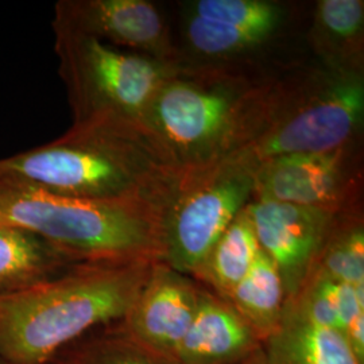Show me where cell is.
I'll return each mask as SVG.
<instances>
[{"instance_id": "obj_1", "label": "cell", "mask_w": 364, "mask_h": 364, "mask_svg": "<svg viewBox=\"0 0 364 364\" xmlns=\"http://www.w3.org/2000/svg\"><path fill=\"white\" fill-rule=\"evenodd\" d=\"M154 263H76L36 287L0 296V359L48 363L92 331L122 321Z\"/></svg>"}, {"instance_id": "obj_2", "label": "cell", "mask_w": 364, "mask_h": 364, "mask_svg": "<svg viewBox=\"0 0 364 364\" xmlns=\"http://www.w3.org/2000/svg\"><path fill=\"white\" fill-rule=\"evenodd\" d=\"M154 144L135 127L78 123L61 138L0 158V181L107 203L165 207L171 192L156 186Z\"/></svg>"}, {"instance_id": "obj_3", "label": "cell", "mask_w": 364, "mask_h": 364, "mask_svg": "<svg viewBox=\"0 0 364 364\" xmlns=\"http://www.w3.org/2000/svg\"><path fill=\"white\" fill-rule=\"evenodd\" d=\"M161 210L139 203H107L0 181V223L37 235L75 263L159 258Z\"/></svg>"}, {"instance_id": "obj_4", "label": "cell", "mask_w": 364, "mask_h": 364, "mask_svg": "<svg viewBox=\"0 0 364 364\" xmlns=\"http://www.w3.org/2000/svg\"><path fill=\"white\" fill-rule=\"evenodd\" d=\"M54 34L73 124L112 123L139 129L151 99L168 80L165 68L91 37Z\"/></svg>"}, {"instance_id": "obj_5", "label": "cell", "mask_w": 364, "mask_h": 364, "mask_svg": "<svg viewBox=\"0 0 364 364\" xmlns=\"http://www.w3.org/2000/svg\"><path fill=\"white\" fill-rule=\"evenodd\" d=\"M252 192L254 169L237 161L174 193L159 218L158 262L193 277Z\"/></svg>"}, {"instance_id": "obj_6", "label": "cell", "mask_w": 364, "mask_h": 364, "mask_svg": "<svg viewBox=\"0 0 364 364\" xmlns=\"http://www.w3.org/2000/svg\"><path fill=\"white\" fill-rule=\"evenodd\" d=\"M235 102L219 90L166 80L139 123L159 151L176 161L207 162L234 131Z\"/></svg>"}, {"instance_id": "obj_7", "label": "cell", "mask_w": 364, "mask_h": 364, "mask_svg": "<svg viewBox=\"0 0 364 364\" xmlns=\"http://www.w3.org/2000/svg\"><path fill=\"white\" fill-rule=\"evenodd\" d=\"M364 112L363 81L358 75H341L329 82L281 124L275 126L242 156L252 168L287 154H323L338 151L356 132Z\"/></svg>"}, {"instance_id": "obj_8", "label": "cell", "mask_w": 364, "mask_h": 364, "mask_svg": "<svg viewBox=\"0 0 364 364\" xmlns=\"http://www.w3.org/2000/svg\"><path fill=\"white\" fill-rule=\"evenodd\" d=\"M259 247L278 267L287 302L297 297L332 234V209L257 198L248 203Z\"/></svg>"}, {"instance_id": "obj_9", "label": "cell", "mask_w": 364, "mask_h": 364, "mask_svg": "<svg viewBox=\"0 0 364 364\" xmlns=\"http://www.w3.org/2000/svg\"><path fill=\"white\" fill-rule=\"evenodd\" d=\"M201 287L185 274L156 262L138 297L119 326L158 355H174L195 320Z\"/></svg>"}, {"instance_id": "obj_10", "label": "cell", "mask_w": 364, "mask_h": 364, "mask_svg": "<svg viewBox=\"0 0 364 364\" xmlns=\"http://www.w3.org/2000/svg\"><path fill=\"white\" fill-rule=\"evenodd\" d=\"M54 31L73 33L115 48L164 52L165 26L146 0H64L54 9Z\"/></svg>"}, {"instance_id": "obj_11", "label": "cell", "mask_w": 364, "mask_h": 364, "mask_svg": "<svg viewBox=\"0 0 364 364\" xmlns=\"http://www.w3.org/2000/svg\"><path fill=\"white\" fill-rule=\"evenodd\" d=\"M260 347V338L227 299L201 289L195 320L173 362L239 364Z\"/></svg>"}, {"instance_id": "obj_12", "label": "cell", "mask_w": 364, "mask_h": 364, "mask_svg": "<svg viewBox=\"0 0 364 364\" xmlns=\"http://www.w3.org/2000/svg\"><path fill=\"white\" fill-rule=\"evenodd\" d=\"M258 198L304 207L329 208L340 186V150L323 154H287L254 168Z\"/></svg>"}, {"instance_id": "obj_13", "label": "cell", "mask_w": 364, "mask_h": 364, "mask_svg": "<svg viewBox=\"0 0 364 364\" xmlns=\"http://www.w3.org/2000/svg\"><path fill=\"white\" fill-rule=\"evenodd\" d=\"M269 364H364L347 338L285 306L281 326L263 344Z\"/></svg>"}, {"instance_id": "obj_14", "label": "cell", "mask_w": 364, "mask_h": 364, "mask_svg": "<svg viewBox=\"0 0 364 364\" xmlns=\"http://www.w3.org/2000/svg\"><path fill=\"white\" fill-rule=\"evenodd\" d=\"M364 287L336 282L312 272L287 306L320 326L340 331L364 362Z\"/></svg>"}, {"instance_id": "obj_15", "label": "cell", "mask_w": 364, "mask_h": 364, "mask_svg": "<svg viewBox=\"0 0 364 364\" xmlns=\"http://www.w3.org/2000/svg\"><path fill=\"white\" fill-rule=\"evenodd\" d=\"M73 264L37 235L0 223V296L36 287Z\"/></svg>"}, {"instance_id": "obj_16", "label": "cell", "mask_w": 364, "mask_h": 364, "mask_svg": "<svg viewBox=\"0 0 364 364\" xmlns=\"http://www.w3.org/2000/svg\"><path fill=\"white\" fill-rule=\"evenodd\" d=\"M224 299L252 328L263 344L281 326L287 291L278 267L260 250L246 277Z\"/></svg>"}, {"instance_id": "obj_17", "label": "cell", "mask_w": 364, "mask_h": 364, "mask_svg": "<svg viewBox=\"0 0 364 364\" xmlns=\"http://www.w3.org/2000/svg\"><path fill=\"white\" fill-rule=\"evenodd\" d=\"M259 251L252 221L245 208L221 235L193 277L208 285L216 296L227 299L246 277Z\"/></svg>"}, {"instance_id": "obj_18", "label": "cell", "mask_w": 364, "mask_h": 364, "mask_svg": "<svg viewBox=\"0 0 364 364\" xmlns=\"http://www.w3.org/2000/svg\"><path fill=\"white\" fill-rule=\"evenodd\" d=\"M52 364H176L130 338L119 323L102 326L66 346Z\"/></svg>"}, {"instance_id": "obj_19", "label": "cell", "mask_w": 364, "mask_h": 364, "mask_svg": "<svg viewBox=\"0 0 364 364\" xmlns=\"http://www.w3.org/2000/svg\"><path fill=\"white\" fill-rule=\"evenodd\" d=\"M312 272L353 287H364V232L355 227L329 235Z\"/></svg>"}, {"instance_id": "obj_20", "label": "cell", "mask_w": 364, "mask_h": 364, "mask_svg": "<svg viewBox=\"0 0 364 364\" xmlns=\"http://www.w3.org/2000/svg\"><path fill=\"white\" fill-rule=\"evenodd\" d=\"M195 16L267 37L279 21V10L260 0H200Z\"/></svg>"}, {"instance_id": "obj_21", "label": "cell", "mask_w": 364, "mask_h": 364, "mask_svg": "<svg viewBox=\"0 0 364 364\" xmlns=\"http://www.w3.org/2000/svg\"><path fill=\"white\" fill-rule=\"evenodd\" d=\"M188 37L197 52L208 55H224L240 52L262 42L259 34L221 25L213 21L195 16L188 26Z\"/></svg>"}, {"instance_id": "obj_22", "label": "cell", "mask_w": 364, "mask_h": 364, "mask_svg": "<svg viewBox=\"0 0 364 364\" xmlns=\"http://www.w3.org/2000/svg\"><path fill=\"white\" fill-rule=\"evenodd\" d=\"M318 19L329 34L340 39L355 38L363 28L362 0H323L318 3Z\"/></svg>"}, {"instance_id": "obj_23", "label": "cell", "mask_w": 364, "mask_h": 364, "mask_svg": "<svg viewBox=\"0 0 364 364\" xmlns=\"http://www.w3.org/2000/svg\"><path fill=\"white\" fill-rule=\"evenodd\" d=\"M239 364H269L267 358H266V353H264V350H263V346L254 352V353H251L247 359H245L243 362H240Z\"/></svg>"}, {"instance_id": "obj_24", "label": "cell", "mask_w": 364, "mask_h": 364, "mask_svg": "<svg viewBox=\"0 0 364 364\" xmlns=\"http://www.w3.org/2000/svg\"><path fill=\"white\" fill-rule=\"evenodd\" d=\"M0 364H13V363H9V362H4V360H1V359H0ZM45 364H52V363H45Z\"/></svg>"}]
</instances>
